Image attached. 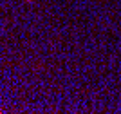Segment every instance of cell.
<instances>
[{
	"label": "cell",
	"mask_w": 121,
	"mask_h": 114,
	"mask_svg": "<svg viewBox=\"0 0 121 114\" xmlns=\"http://www.w3.org/2000/svg\"><path fill=\"white\" fill-rule=\"evenodd\" d=\"M25 2H33V0H25Z\"/></svg>",
	"instance_id": "6da1fadb"
}]
</instances>
